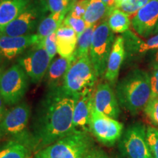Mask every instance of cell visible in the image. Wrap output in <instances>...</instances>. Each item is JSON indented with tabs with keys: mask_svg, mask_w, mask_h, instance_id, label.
I'll return each instance as SVG.
<instances>
[{
	"mask_svg": "<svg viewBox=\"0 0 158 158\" xmlns=\"http://www.w3.org/2000/svg\"><path fill=\"white\" fill-rule=\"evenodd\" d=\"M78 98L65 94L62 87L48 90L37 106L29 127L31 152L73 133V110Z\"/></svg>",
	"mask_w": 158,
	"mask_h": 158,
	"instance_id": "cell-1",
	"label": "cell"
},
{
	"mask_svg": "<svg viewBox=\"0 0 158 158\" xmlns=\"http://www.w3.org/2000/svg\"><path fill=\"white\" fill-rule=\"evenodd\" d=\"M151 80L146 71L135 69L118 82L116 95L118 104L132 115L143 110L152 98Z\"/></svg>",
	"mask_w": 158,
	"mask_h": 158,
	"instance_id": "cell-2",
	"label": "cell"
},
{
	"mask_svg": "<svg viewBox=\"0 0 158 158\" xmlns=\"http://www.w3.org/2000/svg\"><path fill=\"white\" fill-rule=\"evenodd\" d=\"M94 147L90 133L73 132L39 150L33 158H84Z\"/></svg>",
	"mask_w": 158,
	"mask_h": 158,
	"instance_id": "cell-3",
	"label": "cell"
},
{
	"mask_svg": "<svg viewBox=\"0 0 158 158\" xmlns=\"http://www.w3.org/2000/svg\"><path fill=\"white\" fill-rule=\"evenodd\" d=\"M30 118L31 108L27 102L15 105L7 110L0 122V139L21 142L30 149Z\"/></svg>",
	"mask_w": 158,
	"mask_h": 158,
	"instance_id": "cell-4",
	"label": "cell"
},
{
	"mask_svg": "<svg viewBox=\"0 0 158 158\" xmlns=\"http://www.w3.org/2000/svg\"><path fill=\"white\" fill-rule=\"evenodd\" d=\"M89 56L76 59L64 76L62 89L68 95L78 97L87 90H93L98 80Z\"/></svg>",
	"mask_w": 158,
	"mask_h": 158,
	"instance_id": "cell-5",
	"label": "cell"
},
{
	"mask_svg": "<svg viewBox=\"0 0 158 158\" xmlns=\"http://www.w3.org/2000/svg\"><path fill=\"white\" fill-rule=\"evenodd\" d=\"M49 11L45 0H32L16 19L0 29V36L17 37L32 35Z\"/></svg>",
	"mask_w": 158,
	"mask_h": 158,
	"instance_id": "cell-6",
	"label": "cell"
},
{
	"mask_svg": "<svg viewBox=\"0 0 158 158\" xmlns=\"http://www.w3.org/2000/svg\"><path fill=\"white\" fill-rule=\"evenodd\" d=\"M114 32L104 20L96 27L89 50V58L98 77L106 73L108 59L114 43Z\"/></svg>",
	"mask_w": 158,
	"mask_h": 158,
	"instance_id": "cell-7",
	"label": "cell"
},
{
	"mask_svg": "<svg viewBox=\"0 0 158 158\" xmlns=\"http://www.w3.org/2000/svg\"><path fill=\"white\" fill-rule=\"evenodd\" d=\"M29 76L19 64L12 65L3 72L0 80V94L6 105L21 102L29 87Z\"/></svg>",
	"mask_w": 158,
	"mask_h": 158,
	"instance_id": "cell-8",
	"label": "cell"
},
{
	"mask_svg": "<svg viewBox=\"0 0 158 158\" xmlns=\"http://www.w3.org/2000/svg\"><path fill=\"white\" fill-rule=\"evenodd\" d=\"M118 149L124 158H151L145 125L141 122L130 125L118 141Z\"/></svg>",
	"mask_w": 158,
	"mask_h": 158,
	"instance_id": "cell-9",
	"label": "cell"
},
{
	"mask_svg": "<svg viewBox=\"0 0 158 158\" xmlns=\"http://www.w3.org/2000/svg\"><path fill=\"white\" fill-rule=\"evenodd\" d=\"M89 131L99 142L111 147L119 141L123 133V124L110 118L92 107L89 121Z\"/></svg>",
	"mask_w": 158,
	"mask_h": 158,
	"instance_id": "cell-10",
	"label": "cell"
},
{
	"mask_svg": "<svg viewBox=\"0 0 158 158\" xmlns=\"http://www.w3.org/2000/svg\"><path fill=\"white\" fill-rule=\"evenodd\" d=\"M51 63V59L43 45L35 44L30 51L18 59L31 81L38 84L42 81Z\"/></svg>",
	"mask_w": 158,
	"mask_h": 158,
	"instance_id": "cell-11",
	"label": "cell"
},
{
	"mask_svg": "<svg viewBox=\"0 0 158 158\" xmlns=\"http://www.w3.org/2000/svg\"><path fill=\"white\" fill-rule=\"evenodd\" d=\"M93 108L108 117L117 119L120 108L117 98L108 83L98 84L93 92Z\"/></svg>",
	"mask_w": 158,
	"mask_h": 158,
	"instance_id": "cell-12",
	"label": "cell"
},
{
	"mask_svg": "<svg viewBox=\"0 0 158 158\" xmlns=\"http://www.w3.org/2000/svg\"><path fill=\"white\" fill-rule=\"evenodd\" d=\"M158 22V0H150L142 7L132 19L136 32L143 37L152 34Z\"/></svg>",
	"mask_w": 158,
	"mask_h": 158,
	"instance_id": "cell-13",
	"label": "cell"
},
{
	"mask_svg": "<svg viewBox=\"0 0 158 158\" xmlns=\"http://www.w3.org/2000/svg\"><path fill=\"white\" fill-rule=\"evenodd\" d=\"M93 90L83 92L77 99L73 110V126L74 132L89 131V121L93 107Z\"/></svg>",
	"mask_w": 158,
	"mask_h": 158,
	"instance_id": "cell-14",
	"label": "cell"
},
{
	"mask_svg": "<svg viewBox=\"0 0 158 158\" xmlns=\"http://www.w3.org/2000/svg\"><path fill=\"white\" fill-rule=\"evenodd\" d=\"M37 43L36 34L17 37L0 36V54L5 59H13Z\"/></svg>",
	"mask_w": 158,
	"mask_h": 158,
	"instance_id": "cell-15",
	"label": "cell"
},
{
	"mask_svg": "<svg viewBox=\"0 0 158 158\" xmlns=\"http://www.w3.org/2000/svg\"><path fill=\"white\" fill-rule=\"evenodd\" d=\"M76 59L73 56L62 57L54 59L50 64L44 77L45 82L48 90H54L62 86L64 76L69 68Z\"/></svg>",
	"mask_w": 158,
	"mask_h": 158,
	"instance_id": "cell-16",
	"label": "cell"
},
{
	"mask_svg": "<svg viewBox=\"0 0 158 158\" xmlns=\"http://www.w3.org/2000/svg\"><path fill=\"white\" fill-rule=\"evenodd\" d=\"M125 56L124 38L122 36H118L114 40L111 51L108 59L107 69L104 76L109 84H115L117 80L120 68Z\"/></svg>",
	"mask_w": 158,
	"mask_h": 158,
	"instance_id": "cell-17",
	"label": "cell"
},
{
	"mask_svg": "<svg viewBox=\"0 0 158 158\" xmlns=\"http://www.w3.org/2000/svg\"><path fill=\"white\" fill-rule=\"evenodd\" d=\"M57 53L62 57L73 56L76 48L78 35L70 26L62 23L56 31Z\"/></svg>",
	"mask_w": 158,
	"mask_h": 158,
	"instance_id": "cell-18",
	"label": "cell"
},
{
	"mask_svg": "<svg viewBox=\"0 0 158 158\" xmlns=\"http://www.w3.org/2000/svg\"><path fill=\"white\" fill-rule=\"evenodd\" d=\"M32 0H0V29L16 19Z\"/></svg>",
	"mask_w": 158,
	"mask_h": 158,
	"instance_id": "cell-19",
	"label": "cell"
},
{
	"mask_svg": "<svg viewBox=\"0 0 158 158\" xmlns=\"http://www.w3.org/2000/svg\"><path fill=\"white\" fill-rule=\"evenodd\" d=\"M67 14H68L67 12L56 13H51L48 16L45 17V19L39 24L38 28L37 29V44L42 45L43 40L48 35L56 31L63 23V21Z\"/></svg>",
	"mask_w": 158,
	"mask_h": 158,
	"instance_id": "cell-20",
	"label": "cell"
},
{
	"mask_svg": "<svg viewBox=\"0 0 158 158\" xmlns=\"http://www.w3.org/2000/svg\"><path fill=\"white\" fill-rule=\"evenodd\" d=\"M109 13L110 9L102 0H89L83 19L88 28L95 25L105 16H108Z\"/></svg>",
	"mask_w": 158,
	"mask_h": 158,
	"instance_id": "cell-21",
	"label": "cell"
},
{
	"mask_svg": "<svg viewBox=\"0 0 158 158\" xmlns=\"http://www.w3.org/2000/svg\"><path fill=\"white\" fill-rule=\"evenodd\" d=\"M31 151L21 142L8 141L0 147V158H31Z\"/></svg>",
	"mask_w": 158,
	"mask_h": 158,
	"instance_id": "cell-22",
	"label": "cell"
},
{
	"mask_svg": "<svg viewBox=\"0 0 158 158\" xmlns=\"http://www.w3.org/2000/svg\"><path fill=\"white\" fill-rule=\"evenodd\" d=\"M130 15L121 10L114 8L108 15V23L113 32L123 33L129 29L130 25Z\"/></svg>",
	"mask_w": 158,
	"mask_h": 158,
	"instance_id": "cell-23",
	"label": "cell"
},
{
	"mask_svg": "<svg viewBox=\"0 0 158 158\" xmlns=\"http://www.w3.org/2000/svg\"><path fill=\"white\" fill-rule=\"evenodd\" d=\"M97 24L88 27L81 35L78 37L76 48L73 56L76 59L82 58V57L89 56V50L93 33L95 29Z\"/></svg>",
	"mask_w": 158,
	"mask_h": 158,
	"instance_id": "cell-24",
	"label": "cell"
},
{
	"mask_svg": "<svg viewBox=\"0 0 158 158\" xmlns=\"http://www.w3.org/2000/svg\"><path fill=\"white\" fill-rule=\"evenodd\" d=\"M147 141L151 158H158V128H147Z\"/></svg>",
	"mask_w": 158,
	"mask_h": 158,
	"instance_id": "cell-25",
	"label": "cell"
},
{
	"mask_svg": "<svg viewBox=\"0 0 158 158\" xmlns=\"http://www.w3.org/2000/svg\"><path fill=\"white\" fill-rule=\"evenodd\" d=\"M143 111L150 122L158 127V96L152 97Z\"/></svg>",
	"mask_w": 158,
	"mask_h": 158,
	"instance_id": "cell-26",
	"label": "cell"
},
{
	"mask_svg": "<svg viewBox=\"0 0 158 158\" xmlns=\"http://www.w3.org/2000/svg\"><path fill=\"white\" fill-rule=\"evenodd\" d=\"M89 2V0H77L70 2L68 14L76 19H83Z\"/></svg>",
	"mask_w": 158,
	"mask_h": 158,
	"instance_id": "cell-27",
	"label": "cell"
},
{
	"mask_svg": "<svg viewBox=\"0 0 158 158\" xmlns=\"http://www.w3.org/2000/svg\"><path fill=\"white\" fill-rule=\"evenodd\" d=\"M149 1L150 0H127L118 9L129 15H135V13Z\"/></svg>",
	"mask_w": 158,
	"mask_h": 158,
	"instance_id": "cell-28",
	"label": "cell"
},
{
	"mask_svg": "<svg viewBox=\"0 0 158 158\" xmlns=\"http://www.w3.org/2000/svg\"><path fill=\"white\" fill-rule=\"evenodd\" d=\"M63 23L72 27L76 32L78 37L87 29L86 23L84 19H76V18L71 16L68 14H67L66 16H65L64 21H63Z\"/></svg>",
	"mask_w": 158,
	"mask_h": 158,
	"instance_id": "cell-29",
	"label": "cell"
},
{
	"mask_svg": "<svg viewBox=\"0 0 158 158\" xmlns=\"http://www.w3.org/2000/svg\"><path fill=\"white\" fill-rule=\"evenodd\" d=\"M48 6V10L51 13H68L70 0H45Z\"/></svg>",
	"mask_w": 158,
	"mask_h": 158,
	"instance_id": "cell-30",
	"label": "cell"
},
{
	"mask_svg": "<svg viewBox=\"0 0 158 158\" xmlns=\"http://www.w3.org/2000/svg\"><path fill=\"white\" fill-rule=\"evenodd\" d=\"M45 50L50 56L51 61L54 58L55 55L57 53V45H56V31L52 34L48 35V37L43 40V44Z\"/></svg>",
	"mask_w": 158,
	"mask_h": 158,
	"instance_id": "cell-31",
	"label": "cell"
},
{
	"mask_svg": "<svg viewBox=\"0 0 158 158\" xmlns=\"http://www.w3.org/2000/svg\"><path fill=\"white\" fill-rule=\"evenodd\" d=\"M151 49H158V34L149 38L146 43H141L138 52L144 53Z\"/></svg>",
	"mask_w": 158,
	"mask_h": 158,
	"instance_id": "cell-32",
	"label": "cell"
},
{
	"mask_svg": "<svg viewBox=\"0 0 158 158\" xmlns=\"http://www.w3.org/2000/svg\"><path fill=\"white\" fill-rule=\"evenodd\" d=\"M152 87V97L158 96V62L155 63L153 66L152 76H150Z\"/></svg>",
	"mask_w": 158,
	"mask_h": 158,
	"instance_id": "cell-33",
	"label": "cell"
},
{
	"mask_svg": "<svg viewBox=\"0 0 158 158\" xmlns=\"http://www.w3.org/2000/svg\"><path fill=\"white\" fill-rule=\"evenodd\" d=\"M84 158H110L102 149L94 147Z\"/></svg>",
	"mask_w": 158,
	"mask_h": 158,
	"instance_id": "cell-34",
	"label": "cell"
},
{
	"mask_svg": "<svg viewBox=\"0 0 158 158\" xmlns=\"http://www.w3.org/2000/svg\"><path fill=\"white\" fill-rule=\"evenodd\" d=\"M7 111V108H6V103L4 101L3 98H2L1 94H0V122L3 119L4 116H5L6 112Z\"/></svg>",
	"mask_w": 158,
	"mask_h": 158,
	"instance_id": "cell-35",
	"label": "cell"
},
{
	"mask_svg": "<svg viewBox=\"0 0 158 158\" xmlns=\"http://www.w3.org/2000/svg\"><path fill=\"white\" fill-rule=\"evenodd\" d=\"M102 1L108 6V8L110 9V12L115 8L114 7V0H102Z\"/></svg>",
	"mask_w": 158,
	"mask_h": 158,
	"instance_id": "cell-36",
	"label": "cell"
},
{
	"mask_svg": "<svg viewBox=\"0 0 158 158\" xmlns=\"http://www.w3.org/2000/svg\"><path fill=\"white\" fill-rule=\"evenodd\" d=\"M127 0H114V7L115 8H119L121 7V5Z\"/></svg>",
	"mask_w": 158,
	"mask_h": 158,
	"instance_id": "cell-37",
	"label": "cell"
},
{
	"mask_svg": "<svg viewBox=\"0 0 158 158\" xmlns=\"http://www.w3.org/2000/svg\"><path fill=\"white\" fill-rule=\"evenodd\" d=\"M153 33H154V34H158V22L157 23V25H156L155 31H154Z\"/></svg>",
	"mask_w": 158,
	"mask_h": 158,
	"instance_id": "cell-38",
	"label": "cell"
},
{
	"mask_svg": "<svg viewBox=\"0 0 158 158\" xmlns=\"http://www.w3.org/2000/svg\"><path fill=\"white\" fill-rule=\"evenodd\" d=\"M3 72H2V68H0V80H1V77H2V75Z\"/></svg>",
	"mask_w": 158,
	"mask_h": 158,
	"instance_id": "cell-39",
	"label": "cell"
},
{
	"mask_svg": "<svg viewBox=\"0 0 158 158\" xmlns=\"http://www.w3.org/2000/svg\"><path fill=\"white\" fill-rule=\"evenodd\" d=\"M156 61H157V62H158V49H157V54H156Z\"/></svg>",
	"mask_w": 158,
	"mask_h": 158,
	"instance_id": "cell-40",
	"label": "cell"
},
{
	"mask_svg": "<svg viewBox=\"0 0 158 158\" xmlns=\"http://www.w3.org/2000/svg\"><path fill=\"white\" fill-rule=\"evenodd\" d=\"M116 158H124V157H122V156L121 155V156H116Z\"/></svg>",
	"mask_w": 158,
	"mask_h": 158,
	"instance_id": "cell-41",
	"label": "cell"
},
{
	"mask_svg": "<svg viewBox=\"0 0 158 158\" xmlns=\"http://www.w3.org/2000/svg\"><path fill=\"white\" fill-rule=\"evenodd\" d=\"M76 1H77V0H72V1H71V2H76Z\"/></svg>",
	"mask_w": 158,
	"mask_h": 158,
	"instance_id": "cell-42",
	"label": "cell"
},
{
	"mask_svg": "<svg viewBox=\"0 0 158 158\" xmlns=\"http://www.w3.org/2000/svg\"><path fill=\"white\" fill-rule=\"evenodd\" d=\"M1 56H2V55H1V54H0V61H1Z\"/></svg>",
	"mask_w": 158,
	"mask_h": 158,
	"instance_id": "cell-43",
	"label": "cell"
},
{
	"mask_svg": "<svg viewBox=\"0 0 158 158\" xmlns=\"http://www.w3.org/2000/svg\"><path fill=\"white\" fill-rule=\"evenodd\" d=\"M70 2H71V1H72V0H70Z\"/></svg>",
	"mask_w": 158,
	"mask_h": 158,
	"instance_id": "cell-44",
	"label": "cell"
}]
</instances>
